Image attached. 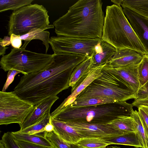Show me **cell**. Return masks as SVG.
Segmentation results:
<instances>
[{"label": "cell", "instance_id": "1f68e13d", "mask_svg": "<svg viewBox=\"0 0 148 148\" xmlns=\"http://www.w3.org/2000/svg\"><path fill=\"white\" fill-rule=\"evenodd\" d=\"M22 73L19 71L13 70H10L7 74V79L5 83L2 91L5 92L10 85L13 81L15 76L18 74Z\"/></svg>", "mask_w": 148, "mask_h": 148}, {"label": "cell", "instance_id": "7c38bea8", "mask_svg": "<svg viewBox=\"0 0 148 148\" xmlns=\"http://www.w3.org/2000/svg\"><path fill=\"white\" fill-rule=\"evenodd\" d=\"M123 11L148 54V18L126 8Z\"/></svg>", "mask_w": 148, "mask_h": 148}, {"label": "cell", "instance_id": "6da1fadb", "mask_svg": "<svg viewBox=\"0 0 148 148\" xmlns=\"http://www.w3.org/2000/svg\"><path fill=\"white\" fill-rule=\"evenodd\" d=\"M53 54V61L46 69L21 77L14 90L18 96L35 106L46 98L57 96L69 88L73 70L87 58L66 53Z\"/></svg>", "mask_w": 148, "mask_h": 148}, {"label": "cell", "instance_id": "9a60e30c", "mask_svg": "<svg viewBox=\"0 0 148 148\" xmlns=\"http://www.w3.org/2000/svg\"><path fill=\"white\" fill-rule=\"evenodd\" d=\"M143 55L131 49L117 50L114 55L107 64L114 68L138 64Z\"/></svg>", "mask_w": 148, "mask_h": 148}, {"label": "cell", "instance_id": "d590c367", "mask_svg": "<svg viewBox=\"0 0 148 148\" xmlns=\"http://www.w3.org/2000/svg\"><path fill=\"white\" fill-rule=\"evenodd\" d=\"M10 37L12 46L14 48H20L22 45L21 36L12 34Z\"/></svg>", "mask_w": 148, "mask_h": 148}, {"label": "cell", "instance_id": "ac0fdd59", "mask_svg": "<svg viewBox=\"0 0 148 148\" xmlns=\"http://www.w3.org/2000/svg\"><path fill=\"white\" fill-rule=\"evenodd\" d=\"M92 57H87L74 69L71 76L69 86L71 87V92L80 84L81 80L92 68Z\"/></svg>", "mask_w": 148, "mask_h": 148}, {"label": "cell", "instance_id": "60d3db41", "mask_svg": "<svg viewBox=\"0 0 148 148\" xmlns=\"http://www.w3.org/2000/svg\"><path fill=\"white\" fill-rule=\"evenodd\" d=\"M106 148H121L120 147L116 146H108Z\"/></svg>", "mask_w": 148, "mask_h": 148}, {"label": "cell", "instance_id": "ffe728a7", "mask_svg": "<svg viewBox=\"0 0 148 148\" xmlns=\"http://www.w3.org/2000/svg\"><path fill=\"white\" fill-rule=\"evenodd\" d=\"M148 18V0H119V6Z\"/></svg>", "mask_w": 148, "mask_h": 148}, {"label": "cell", "instance_id": "277c9868", "mask_svg": "<svg viewBox=\"0 0 148 148\" xmlns=\"http://www.w3.org/2000/svg\"><path fill=\"white\" fill-rule=\"evenodd\" d=\"M133 107L132 103L126 101L80 107L67 106L50 114L53 119L64 122L106 124L119 116H130Z\"/></svg>", "mask_w": 148, "mask_h": 148}, {"label": "cell", "instance_id": "f546056e", "mask_svg": "<svg viewBox=\"0 0 148 148\" xmlns=\"http://www.w3.org/2000/svg\"><path fill=\"white\" fill-rule=\"evenodd\" d=\"M77 143L82 148H106L110 145L106 140L93 138H82Z\"/></svg>", "mask_w": 148, "mask_h": 148}, {"label": "cell", "instance_id": "30bf717a", "mask_svg": "<svg viewBox=\"0 0 148 148\" xmlns=\"http://www.w3.org/2000/svg\"><path fill=\"white\" fill-rule=\"evenodd\" d=\"M65 123L76 130L82 138L107 140L123 134L109 123L97 124L74 122Z\"/></svg>", "mask_w": 148, "mask_h": 148}, {"label": "cell", "instance_id": "4fadbf2b", "mask_svg": "<svg viewBox=\"0 0 148 148\" xmlns=\"http://www.w3.org/2000/svg\"><path fill=\"white\" fill-rule=\"evenodd\" d=\"M105 65L92 68L81 79L80 84L71 92V94L66 98L62 103L51 114H55L73 103L84 89L95 79L101 75L103 68Z\"/></svg>", "mask_w": 148, "mask_h": 148}, {"label": "cell", "instance_id": "5b68a950", "mask_svg": "<svg viewBox=\"0 0 148 148\" xmlns=\"http://www.w3.org/2000/svg\"><path fill=\"white\" fill-rule=\"evenodd\" d=\"M92 97L108 98L117 102L136 98V95L125 86L117 75L103 69L101 75L84 89L75 100Z\"/></svg>", "mask_w": 148, "mask_h": 148}, {"label": "cell", "instance_id": "ab89813d", "mask_svg": "<svg viewBox=\"0 0 148 148\" xmlns=\"http://www.w3.org/2000/svg\"><path fill=\"white\" fill-rule=\"evenodd\" d=\"M148 96V89L147 91L143 94L139 95L137 97V98H144Z\"/></svg>", "mask_w": 148, "mask_h": 148}, {"label": "cell", "instance_id": "603a6c76", "mask_svg": "<svg viewBox=\"0 0 148 148\" xmlns=\"http://www.w3.org/2000/svg\"><path fill=\"white\" fill-rule=\"evenodd\" d=\"M110 144L122 145L142 148L140 141L136 132L123 134L110 139L106 140Z\"/></svg>", "mask_w": 148, "mask_h": 148}, {"label": "cell", "instance_id": "d6986e66", "mask_svg": "<svg viewBox=\"0 0 148 148\" xmlns=\"http://www.w3.org/2000/svg\"><path fill=\"white\" fill-rule=\"evenodd\" d=\"M45 29L38 28H33L30 30L28 33L21 36L22 40L24 41L23 45L21 48L25 49L29 42L32 40L38 39L42 41V44L46 47V54L49 47V41L50 33Z\"/></svg>", "mask_w": 148, "mask_h": 148}, {"label": "cell", "instance_id": "8d00e7d4", "mask_svg": "<svg viewBox=\"0 0 148 148\" xmlns=\"http://www.w3.org/2000/svg\"><path fill=\"white\" fill-rule=\"evenodd\" d=\"M11 44L10 38L8 36H5L3 39L0 38V45L3 47H6Z\"/></svg>", "mask_w": 148, "mask_h": 148}, {"label": "cell", "instance_id": "52a82bcc", "mask_svg": "<svg viewBox=\"0 0 148 148\" xmlns=\"http://www.w3.org/2000/svg\"><path fill=\"white\" fill-rule=\"evenodd\" d=\"M53 54L38 53L21 48L11 49L8 54L1 57V68L5 71L13 69L24 75L44 70L52 62Z\"/></svg>", "mask_w": 148, "mask_h": 148}, {"label": "cell", "instance_id": "f1b7e54d", "mask_svg": "<svg viewBox=\"0 0 148 148\" xmlns=\"http://www.w3.org/2000/svg\"><path fill=\"white\" fill-rule=\"evenodd\" d=\"M33 0H0V12L7 10H17L22 7L31 4Z\"/></svg>", "mask_w": 148, "mask_h": 148}, {"label": "cell", "instance_id": "e575fe53", "mask_svg": "<svg viewBox=\"0 0 148 148\" xmlns=\"http://www.w3.org/2000/svg\"><path fill=\"white\" fill-rule=\"evenodd\" d=\"M139 114L141 117L148 131V110L142 107L137 108Z\"/></svg>", "mask_w": 148, "mask_h": 148}, {"label": "cell", "instance_id": "484cf974", "mask_svg": "<svg viewBox=\"0 0 148 148\" xmlns=\"http://www.w3.org/2000/svg\"><path fill=\"white\" fill-rule=\"evenodd\" d=\"M118 102L111 99L99 97H92L87 99L75 100L68 106L71 107H80L93 106L111 103Z\"/></svg>", "mask_w": 148, "mask_h": 148}, {"label": "cell", "instance_id": "b9f144b4", "mask_svg": "<svg viewBox=\"0 0 148 148\" xmlns=\"http://www.w3.org/2000/svg\"><path fill=\"white\" fill-rule=\"evenodd\" d=\"M147 97H148V96H147Z\"/></svg>", "mask_w": 148, "mask_h": 148}, {"label": "cell", "instance_id": "8fae6325", "mask_svg": "<svg viewBox=\"0 0 148 148\" xmlns=\"http://www.w3.org/2000/svg\"><path fill=\"white\" fill-rule=\"evenodd\" d=\"M138 64L117 68L111 67L106 64L103 69L117 75L125 86L136 96L140 88L138 72Z\"/></svg>", "mask_w": 148, "mask_h": 148}, {"label": "cell", "instance_id": "7402d4cb", "mask_svg": "<svg viewBox=\"0 0 148 148\" xmlns=\"http://www.w3.org/2000/svg\"><path fill=\"white\" fill-rule=\"evenodd\" d=\"M130 116L134 120L136 133L142 148H148V131L138 111L133 110Z\"/></svg>", "mask_w": 148, "mask_h": 148}, {"label": "cell", "instance_id": "44dd1931", "mask_svg": "<svg viewBox=\"0 0 148 148\" xmlns=\"http://www.w3.org/2000/svg\"><path fill=\"white\" fill-rule=\"evenodd\" d=\"M138 72L140 88L136 97L146 92L148 89V54L143 55L138 64Z\"/></svg>", "mask_w": 148, "mask_h": 148}, {"label": "cell", "instance_id": "d6a6232c", "mask_svg": "<svg viewBox=\"0 0 148 148\" xmlns=\"http://www.w3.org/2000/svg\"><path fill=\"white\" fill-rule=\"evenodd\" d=\"M16 140L21 148H50L40 145Z\"/></svg>", "mask_w": 148, "mask_h": 148}, {"label": "cell", "instance_id": "4316f807", "mask_svg": "<svg viewBox=\"0 0 148 148\" xmlns=\"http://www.w3.org/2000/svg\"><path fill=\"white\" fill-rule=\"evenodd\" d=\"M51 116L50 113L45 114L37 122L22 130L16 131L18 133H25L29 134H37L44 132V128L50 121Z\"/></svg>", "mask_w": 148, "mask_h": 148}, {"label": "cell", "instance_id": "83f0119b", "mask_svg": "<svg viewBox=\"0 0 148 148\" xmlns=\"http://www.w3.org/2000/svg\"><path fill=\"white\" fill-rule=\"evenodd\" d=\"M43 136L49 140L53 148H82L77 143H69L60 138L54 132H45Z\"/></svg>", "mask_w": 148, "mask_h": 148}, {"label": "cell", "instance_id": "2e32d148", "mask_svg": "<svg viewBox=\"0 0 148 148\" xmlns=\"http://www.w3.org/2000/svg\"><path fill=\"white\" fill-rule=\"evenodd\" d=\"M116 51L113 46L101 39L95 47L92 56V68L108 64Z\"/></svg>", "mask_w": 148, "mask_h": 148}, {"label": "cell", "instance_id": "836d02e7", "mask_svg": "<svg viewBox=\"0 0 148 148\" xmlns=\"http://www.w3.org/2000/svg\"><path fill=\"white\" fill-rule=\"evenodd\" d=\"M133 107L137 108L142 107L148 110V97L144 98H137L132 103Z\"/></svg>", "mask_w": 148, "mask_h": 148}, {"label": "cell", "instance_id": "5bb4252c", "mask_svg": "<svg viewBox=\"0 0 148 148\" xmlns=\"http://www.w3.org/2000/svg\"><path fill=\"white\" fill-rule=\"evenodd\" d=\"M57 96L46 98L34 106L23 123L19 125L22 130L37 122L46 113H50L51 108L58 99Z\"/></svg>", "mask_w": 148, "mask_h": 148}, {"label": "cell", "instance_id": "ba28073f", "mask_svg": "<svg viewBox=\"0 0 148 148\" xmlns=\"http://www.w3.org/2000/svg\"><path fill=\"white\" fill-rule=\"evenodd\" d=\"M34 106L19 97L14 91H0V125L22 124Z\"/></svg>", "mask_w": 148, "mask_h": 148}, {"label": "cell", "instance_id": "cb8c5ba5", "mask_svg": "<svg viewBox=\"0 0 148 148\" xmlns=\"http://www.w3.org/2000/svg\"><path fill=\"white\" fill-rule=\"evenodd\" d=\"M123 134L136 132L134 122L130 116H121L108 123Z\"/></svg>", "mask_w": 148, "mask_h": 148}, {"label": "cell", "instance_id": "8992f818", "mask_svg": "<svg viewBox=\"0 0 148 148\" xmlns=\"http://www.w3.org/2000/svg\"><path fill=\"white\" fill-rule=\"evenodd\" d=\"M48 11L37 4L25 6L14 11L9 17L8 34L22 36L33 28L46 29L54 28L49 25Z\"/></svg>", "mask_w": 148, "mask_h": 148}, {"label": "cell", "instance_id": "7a4b0ae2", "mask_svg": "<svg viewBox=\"0 0 148 148\" xmlns=\"http://www.w3.org/2000/svg\"><path fill=\"white\" fill-rule=\"evenodd\" d=\"M100 0H79L54 21L57 36L101 38L104 16Z\"/></svg>", "mask_w": 148, "mask_h": 148}, {"label": "cell", "instance_id": "4dcf8cb0", "mask_svg": "<svg viewBox=\"0 0 148 148\" xmlns=\"http://www.w3.org/2000/svg\"><path fill=\"white\" fill-rule=\"evenodd\" d=\"M1 140L5 148H21L11 132L4 133Z\"/></svg>", "mask_w": 148, "mask_h": 148}, {"label": "cell", "instance_id": "3957f363", "mask_svg": "<svg viewBox=\"0 0 148 148\" xmlns=\"http://www.w3.org/2000/svg\"><path fill=\"white\" fill-rule=\"evenodd\" d=\"M101 39L116 50L129 49L147 54L120 6H107Z\"/></svg>", "mask_w": 148, "mask_h": 148}, {"label": "cell", "instance_id": "74e56055", "mask_svg": "<svg viewBox=\"0 0 148 148\" xmlns=\"http://www.w3.org/2000/svg\"><path fill=\"white\" fill-rule=\"evenodd\" d=\"M44 129L45 132H51L53 131L54 126L51 122V120L45 126Z\"/></svg>", "mask_w": 148, "mask_h": 148}, {"label": "cell", "instance_id": "f35d334b", "mask_svg": "<svg viewBox=\"0 0 148 148\" xmlns=\"http://www.w3.org/2000/svg\"><path fill=\"white\" fill-rule=\"evenodd\" d=\"M0 55L4 56V54L5 53L6 50L8 48L6 47H3L0 45Z\"/></svg>", "mask_w": 148, "mask_h": 148}, {"label": "cell", "instance_id": "9c48e42d", "mask_svg": "<svg viewBox=\"0 0 148 148\" xmlns=\"http://www.w3.org/2000/svg\"><path fill=\"white\" fill-rule=\"evenodd\" d=\"M101 38H80L61 36H52L49 43L54 53H66L92 56L95 46Z\"/></svg>", "mask_w": 148, "mask_h": 148}, {"label": "cell", "instance_id": "d4e9b609", "mask_svg": "<svg viewBox=\"0 0 148 148\" xmlns=\"http://www.w3.org/2000/svg\"><path fill=\"white\" fill-rule=\"evenodd\" d=\"M11 133L16 140L40 145L50 148H53L51 142L44 136L38 134L18 133L17 132H12Z\"/></svg>", "mask_w": 148, "mask_h": 148}, {"label": "cell", "instance_id": "e0dca14e", "mask_svg": "<svg viewBox=\"0 0 148 148\" xmlns=\"http://www.w3.org/2000/svg\"><path fill=\"white\" fill-rule=\"evenodd\" d=\"M51 122L54 126L53 131L61 139L69 143H77L82 138L76 130L65 122L51 117Z\"/></svg>", "mask_w": 148, "mask_h": 148}]
</instances>
